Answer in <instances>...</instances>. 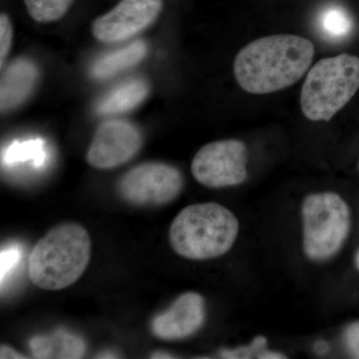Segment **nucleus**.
Wrapping results in <instances>:
<instances>
[{"mask_svg":"<svg viewBox=\"0 0 359 359\" xmlns=\"http://www.w3.org/2000/svg\"><path fill=\"white\" fill-rule=\"evenodd\" d=\"M304 250L313 261H325L344 245L351 229V211L334 193L309 195L302 203Z\"/></svg>","mask_w":359,"mask_h":359,"instance_id":"obj_5","label":"nucleus"},{"mask_svg":"<svg viewBox=\"0 0 359 359\" xmlns=\"http://www.w3.org/2000/svg\"><path fill=\"white\" fill-rule=\"evenodd\" d=\"M27 13L40 23L52 22L62 18L69 11L73 0H23Z\"/></svg>","mask_w":359,"mask_h":359,"instance_id":"obj_17","label":"nucleus"},{"mask_svg":"<svg viewBox=\"0 0 359 359\" xmlns=\"http://www.w3.org/2000/svg\"><path fill=\"white\" fill-rule=\"evenodd\" d=\"M204 297L196 292H186L175 301L165 313L152 323V332L158 339L179 340L195 334L204 325Z\"/></svg>","mask_w":359,"mask_h":359,"instance_id":"obj_10","label":"nucleus"},{"mask_svg":"<svg viewBox=\"0 0 359 359\" xmlns=\"http://www.w3.org/2000/svg\"><path fill=\"white\" fill-rule=\"evenodd\" d=\"M22 250L18 245H11L1 250L0 254V278H1V287L9 276L13 273L14 269L18 268L21 259Z\"/></svg>","mask_w":359,"mask_h":359,"instance_id":"obj_18","label":"nucleus"},{"mask_svg":"<svg viewBox=\"0 0 359 359\" xmlns=\"http://www.w3.org/2000/svg\"><path fill=\"white\" fill-rule=\"evenodd\" d=\"M344 339L349 353L353 354L354 358H359V323H353L347 327Z\"/></svg>","mask_w":359,"mask_h":359,"instance_id":"obj_21","label":"nucleus"},{"mask_svg":"<svg viewBox=\"0 0 359 359\" xmlns=\"http://www.w3.org/2000/svg\"><path fill=\"white\" fill-rule=\"evenodd\" d=\"M183 185V176L177 168L165 163H144L123 176L119 193L129 204L156 207L176 199Z\"/></svg>","mask_w":359,"mask_h":359,"instance_id":"obj_6","label":"nucleus"},{"mask_svg":"<svg viewBox=\"0 0 359 359\" xmlns=\"http://www.w3.org/2000/svg\"><path fill=\"white\" fill-rule=\"evenodd\" d=\"M37 77L39 72L32 61L20 58L11 63L1 75V112L13 110L26 100L36 85Z\"/></svg>","mask_w":359,"mask_h":359,"instance_id":"obj_11","label":"nucleus"},{"mask_svg":"<svg viewBox=\"0 0 359 359\" xmlns=\"http://www.w3.org/2000/svg\"><path fill=\"white\" fill-rule=\"evenodd\" d=\"M29 348L34 358H82L86 353V344L81 337L59 330L49 335L33 337Z\"/></svg>","mask_w":359,"mask_h":359,"instance_id":"obj_12","label":"nucleus"},{"mask_svg":"<svg viewBox=\"0 0 359 359\" xmlns=\"http://www.w3.org/2000/svg\"><path fill=\"white\" fill-rule=\"evenodd\" d=\"M91 257V240L81 224L66 223L49 231L33 248L28 276L39 289L70 287L83 275Z\"/></svg>","mask_w":359,"mask_h":359,"instance_id":"obj_2","label":"nucleus"},{"mask_svg":"<svg viewBox=\"0 0 359 359\" xmlns=\"http://www.w3.org/2000/svg\"><path fill=\"white\" fill-rule=\"evenodd\" d=\"M313 56L311 40L294 34L269 35L238 52L233 74L248 93H273L297 83L308 72Z\"/></svg>","mask_w":359,"mask_h":359,"instance_id":"obj_1","label":"nucleus"},{"mask_svg":"<svg viewBox=\"0 0 359 359\" xmlns=\"http://www.w3.org/2000/svg\"><path fill=\"white\" fill-rule=\"evenodd\" d=\"M44 146V141L41 139L14 142L4 152V162L7 165H13L32 161L34 166H41L46 158Z\"/></svg>","mask_w":359,"mask_h":359,"instance_id":"obj_16","label":"nucleus"},{"mask_svg":"<svg viewBox=\"0 0 359 359\" xmlns=\"http://www.w3.org/2000/svg\"><path fill=\"white\" fill-rule=\"evenodd\" d=\"M0 358H26L22 354L16 353L11 347L2 346L0 351Z\"/></svg>","mask_w":359,"mask_h":359,"instance_id":"obj_22","label":"nucleus"},{"mask_svg":"<svg viewBox=\"0 0 359 359\" xmlns=\"http://www.w3.org/2000/svg\"><path fill=\"white\" fill-rule=\"evenodd\" d=\"M13 29L8 15L1 13L0 15V65L4 69V61L11 51L13 42Z\"/></svg>","mask_w":359,"mask_h":359,"instance_id":"obj_19","label":"nucleus"},{"mask_svg":"<svg viewBox=\"0 0 359 359\" xmlns=\"http://www.w3.org/2000/svg\"><path fill=\"white\" fill-rule=\"evenodd\" d=\"M149 93V85L141 78L123 82L102 97L96 105L99 115H113L126 112L143 102Z\"/></svg>","mask_w":359,"mask_h":359,"instance_id":"obj_13","label":"nucleus"},{"mask_svg":"<svg viewBox=\"0 0 359 359\" xmlns=\"http://www.w3.org/2000/svg\"><path fill=\"white\" fill-rule=\"evenodd\" d=\"M238 233V219L230 210L218 203H201L182 210L174 219L170 243L179 256L204 261L226 254Z\"/></svg>","mask_w":359,"mask_h":359,"instance_id":"obj_3","label":"nucleus"},{"mask_svg":"<svg viewBox=\"0 0 359 359\" xmlns=\"http://www.w3.org/2000/svg\"><path fill=\"white\" fill-rule=\"evenodd\" d=\"M248 150L242 141L212 142L194 157L192 174L196 181L208 188L241 185L248 177Z\"/></svg>","mask_w":359,"mask_h":359,"instance_id":"obj_7","label":"nucleus"},{"mask_svg":"<svg viewBox=\"0 0 359 359\" xmlns=\"http://www.w3.org/2000/svg\"><path fill=\"white\" fill-rule=\"evenodd\" d=\"M266 344V337H257L250 346L238 347V348L233 349V351H222L221 356L224 358H252L255 354L259 356V354L261 353L259 351L263 349Z\"/></svg>","mask_w":359,"mask_h":359,"instance_id":"obj_20","label":"nucleus"},{"mask_svg":"<svg viewBox=\"0 0 359 359\" xmlns=\"http://www.w3.org/2000/svg\"><path fill=\"white\" fill-rule=\"evenodd\" d=\"M355 264H356V266H358V269H359V250L358 252V254H356Z\"/></svg>","mask_w":359,"mask_h":359,"instance_id":"obj_26","label":"nucleus"},{"mask_svg":"<svg viewBox=\"0 0 359 359\" xmlns=\"http://www.w3.org/2000/svg\"><path fill=\"white\" fill-rule=\"evenodd\" d=\"M163 6V0H120L109 13L94 20L92 32L105 43L124 41L155 22Z\"/></svg>","mask_w":359,"mask_h":359,"instance_id":"obj_8","label":"nucleus"},{"mask_svg":"<svg viewBox=\"0 0 359 359\" xmlns=\"http://www.w3.org/2000/svg\"><path fill=\"white\" fill-rule=\"evenodd\" d=\"M173 356L170 355V354L164 353H157L153 354L152 358H172Z\"/></svg>","mask_w":359,"mask_h":359,"instance_id":"obj_25","label":"nucleus"},{"mask_svg":"<svg viewBox=\"0 0 359 359\" xmlns=\"http://www.w3.org/2000/svg\"><path fill=\"white\" fill-rule=\"evenodd\" d=\"M316 351H318V353H327L328 346L325 342L320 341L316 344Z\"/></svg>","mask_w":359,"mask_h":359,"instance_id":"obj_24","label":"nucleus"},{"mask_svg":"<svg viewBox=\"0 0 359 359\" xmlns=\"http://www.w3.org/2000/svg\"><path fill=\"white\" fill-rule=\"evenodd\" d=\"M257 358H263V359H280V358H285V356L283 354L273 353V351H262L261 353L259 354Z\"/></svg>","mask_w":359,"mask_h":359,"instance_id":"obj_23","label":"nucleus"},{"mask_svg":"<svg viewBox=\"0 0 359 359\" xmlns=\"http://www.w3.org/2000/svg\"><path fill=\"white\" fill-rule=\"evenodd\" d=\"M147 44L144 41H135L119 50L99 58L92 67V75L98 79L114 76L123 70L140 62L147 54Z\"/></svg>","mask_w":359,"mask_h":359,"instance_id":"obj_14","label":"nucleus"},{"mask_svg":"<svg viewBox=\"0 0 359 359\" xmlns=\"http://www.w3.org/2000/svg\"><path fill=\"white\" fill-rule=\"evenodd\" d=\"M358 89V57L340 54L321 59L309 71L302 85V113L311 121H330Z\"/></svg>","mask_w":359,"mask_h":359,"instance_id":"obj_4","label":"nucleus"},{"mask_svg":"<svg viewBox=\"0 0 359 359\" xmlns=\"http://www.w3.org/2000/svg\"><path fill=\"white\" fill-rule=\"evenodd\" d=\"M142 146L140 130L132 123L112 120L98 127L86 160L96 169H112L128 162Z\"/></svg>","mask_w":359,"mask_h":359,"instance_id":"obj_9","label":"nucleus"},{"mask_svg":"<svg viewBox=\"0 0 359 359\" xmlns=\"http://www.w3.org/2000/svg\"><path fill=\"white\" fill-rule=\"evenodd\" d=\"M318 28L325 39L341 40L353 32V21L346 9L337 6L325 7L318 15Z\"/></svg>","mask_w":359,"mask_h":359,"instance_id":"obj_15","label":"nucleus"}]
</instances>
